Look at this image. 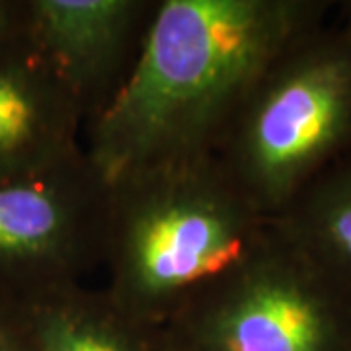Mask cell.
Returning a JSON list of instances; mask_svg holds the SVG:
<instances>
[{
  "label": "cell",
  "instance_id": "1",
  "mask_svg": "<svg viewBox=\"0 0 351 351\" xmlns=\"http://www.w3.org/2000/svg\"><path fill=\"white\" fill-rule=\"evenodd\" d=\"M328 0H158L135 73L84 131L100 174L211 158L252 88Z\"/></svg>",
  "mask_w": 351,
  "mask_h": 351
},
{
  "label": "cell",
  "instance_id": "2",
  "mask_svg": "<svg viewBox=\"0 0 351 351\" xmlns=\"http://www.w3.org/2000/svg\"><path fill=\"white\" fill-rule=\"evenodd\" d=\"M108 184L104 291L149 326H166L258 250L271 228L213 156Z\"/></svg>",
  "mask_w": 351,
  "mask_h": 351
},
{
  "label": "cell",
  "instance_id": "3",
  "mask_svg": "<svg viewBox=\"0 0 351 351\" xmlns=\"http://www.w3.org/2000/svg\"><path fill=\"white\" fill-rule=\"evenodd\" d=\"M350 152L351 20L336 2L263 73L213 158L271 221Z\"/></svg>",
  "mask_w": 351,
  "mask_h": 351
},
{
  "label": "cell",
  "instance_id": "4",
  "mask_svg": "<svg viewBox=\"0 0 351 351\" xmlns=\"http://www.w3.org/2000/svg\"><path fill=\"white\" fill-rule=\"evenodd\" d=\"M170 351H351V291L269 228L164 326Z\"/></svg>",
  "mask_w": 351,
  "mask_h": 351
},
{
  "label": "cell",
  "instance_id": "5",
  "mask_svg": "<svg viewBox=\"0 0 351 351\" xmlns=\"http://www.w3.org/2000/svg\"><path fill=\"white\" fill-rule=\"evenodd\" d=\"M110 184L82 149L0 180V304L24 314L101 267Z\"/></svg>",
  "mask_w": 351,
  "mask_h": 351
},
{
  "label": "cell",
  "instance_id": "6",
  "mask_svg": "<svg viewBox=\"0 0 351 351\" xmlns=\"http://www.w3.org/2000/svg\"><path fill=\"white\" fill-rule=\"evenodd\" d=\"M156 8L158 0H27V41L86 127L135 73Z\"/></svg>",
  "mask_w": 351,
  "mask_h": 351
},
{
  "label": "cell",
  "instance_id": "7",
  "mask_svg": "<svg viewBox=\"0 0 351 351\" xmlns=\"http://www.w3.org/2000/svg\"><path fill=\"white\" fill-rule=\"evenodd\" d=\"M84 115L27 36L0 47V180L47 170L84 149Z\"/></svg>",
  "mask_w": 351,
  "mask_h": 351
},
{
  "label": "cell",
  "instance_id": "8",
  "mask_svg": "<svg viewBox=\"0 0 351 351\" xmlns=\"http://www.w3.org/2000/svg\"><path fill=\"white\" fill-rule=\"evenodd\" d=\"M22 326L34 351H170L164 328L138 322L86 283L27 308Z\"/></svg>",
  "mask_w": 351,
  "mask_h": 351
},
{
  "label": "cell",
  "instance_id": "9",
  "mask_svg": "<svg viewBox=\"0 0 351 351\" xmlns=\"http://www.w3.org/2000/svg\"><path fill=\"white\" fill-rule=\"evenodd\" d=\"M271 225L351 291V152L316 176Z\"/></svg>",
  "mask_w": 351,
  "mask_h": 351
},
{
  "label": "cell",
  "instance_id": "10",
  "mask_svg": "<svg viewBox=\"0 0 351 351\" xmlns=\"http://www.w3.org/2000/svg\"><path fill=\"white\" fill-rule=\"evenodd\" d=\"M27 36V2L0 0V47Z\"/></svg>",
  "mask_w": 351,
  "mask_h": 351
},
{
  "label": "cell",
  "instance_id": "11",
  "mask_svg": "<svg viewBox=\"0 0 351 351\" xmlns=\"http://www.w3.org/2000/svg\"><path fill=\"white\" fill-rule=\"evenodd\" d=\"M22 320H24V314L8 311L0 304V343L10 338L14 332H18V328L22 326Z\"/></svg>",
  "mask_w": 351,
  "mask_h": 351
},
{
  "label": "cell",
  "instance_id": "12",
  "mask_svg": "<svg viewBox=\"0 0 351 351\" xmlns=\"http://www.w3.org/2000/svg\"><path fill=\"white\" fill-rule=\"evenodd\" d=\"M22 322H24V320H22ZM0 351H34L29 339L25 336L24 326L18 328V332H14L10 338L0 343Z\"/></svg>",
  "mask_w": 351,
  "mask_h": 351
},
{
  "label": "cell",
  "instance_id": "13",
  "mask_svg": "<svg viewBox=\"0 0 351 351\" xmlns=\"http://www.w3.org/2000/svg\"><path fill=\"white\" fill-rule=\"evenodd\" d=\"M338 10L343 14L346 18H350L351 20V0H348V2H338Z\"/></svg>",
  "mask_w": 351,
  "mask_h": 351
}]
</instances>
